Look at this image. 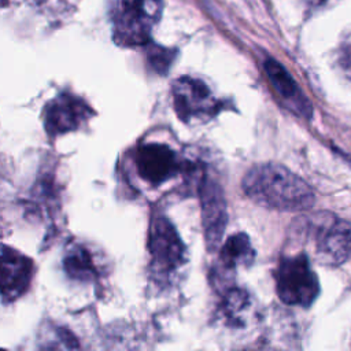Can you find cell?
Returning a JSON list of instances; mask_svg holds the SVG:
<instances>
[{"instance_id":"obj_1","label":"cell","mask_w":351,"mask_h":351,"mask_svg":"<svg viewBox=\"0 0 351 351\" xmlns=\"http://www.w3.org/2000/svg\"><path fill=\"white\" fill-rule=\"evenodd\" d=\"M244 193L258 206L298 211L314 204V192L299 176L277 163L251 167L243 178Z\"/></svg>"},{"instance_id":"obj_2","label":"cell","mask_w":351,"mask_h":351,"mask_svg":"<svg viewBox=\"0 0 351 351\" xmlns=\"http://www.w3.org/2000/svg\"><path fill=\"white\" fill-rule=\"evenodd\" d=\"M162 8L163 0H119L112 16L117 44L122 47L147 44Z\"/></svg>"},{"instance_id":"obj_3","label":"cell","mask_w":351,"mask_h":351,"mask_svg":"<svg viewBox=\"0 0 351 351\" xmlns=\"http://www.w3.org/2000/svg\"><path fill=\"white\" fill-rule=\"evenodd\" d=\"M278 298L291 306L308 307L319 292V284L304 254L284 256L276 270Z\"/></svg>"},{"instance_id":"obj_4","label":"cell","mask_w":351,"mask_h":351,"mask_svg":"<svg viewBox=\"0 0 351 351\" xmlns=\"http://www.w3.org/2000/svg\"><path fill=\"white\" fill-rule=\"evenodd\" d=\"M315 256L325 265H340L351 258V225L343 219L317 214L307 221Z\"/></svg>"},{"instance_id":"obj_5","label":"cell","mask_w":351,"mask_h":351,"mask_svg":"<svg viewBox=\"0 0 351 351\" xmlns=\"http://www.w3.org/2000/svg\"><path fill=\"white\" fill-rule=\"evenodd\" d=\"M148 248L156 274H170L185 262V247L173 223L165 217L151 222Z\"/></svg>"},{"instance_id":"obj_6","label":"cell","mask_w":351,"mask_h":351,"mask_svg":"<svg viewBox=\"0 0 351 351\" xmlns=\"http://www.w3.org/2000/svg\"><path fill=\"white\" fill-rule=\"evenodd\" d=\"M173 97L176 112L184 122L208 119L219 108V103L208 86L203 81L188 75L178 78L173 84Z\"/></svg>"},{"instance_id":"obj_7","label":"cell","mask_w":351,"mask_h":351,"mask_svg":"<svg viewBox=\"0 0 351 351\" xmlns=\"http://www.w3.org/2000/svg\"><path fill=\"white\" fill-rule=\"evenodd\" d=\"M200 204H202V219L203 230L207 247L214 251L219 247L221 239L223 236L228 223L226 202L221 185L217 181L204 177L202 180L200 188Z\"/></svg>"},{"instance_id":"obj_8","label":"cell","mask_w":351,"mask_h":351,"mask_svg":"<svg viewBox=\"0 0 351 351\" xmlns=\"http://www.w3.org/2000/svg\"><path fill=\"white\" fill-rule=\"evenodd\" d=\"M134 162L140 177L152 185L170 180L181 169L176 152L162 143L141 144L136 151Z\"/></svg>"},{"instance_id":"obj_9","label":"cell","mask_w":351,"mask_h":351,"mask_svg":"<svg viewBox=\"0 0 351 351\" xmlns=\"http://www.w3.org/2000/svg\"><path fill=\"white\" fill-rule=\"evenodd\" d=\"M89 115L90 108L82 99L62 93L45 106L44 126L49 136H59L78 129Z\"/></svg>"},{"instance_id":"obj_10","label":"cell","mask_w":351,"mask_h":351,"mask_svg":"<svg viewBox=\"0 0 351 351\" xmlns=\"http://www.w3.org/2000/svg\"><path fill=\"white\" fill-rule=\"evenodd\" d=\"M33 262L22 252L3 245L1 251V298L4 303L21 298L30 287Z\"/></svg>"},{"instance_id":"obj_11","label":"cell","mask_w":351,"mask_h":351,"mask_svg":"<svg viewBox=\"0 0 351 351\" xmlns=\"http://www.w3.org/2000/svg\"><path fill=\"white\" fill-rule=\"evenodd\" d=\"M266 75L274 88L276 93L284 101V104L303 118L311 117V104L307 97L302 93L298 84L292 78V75L287 71V69L274 59H267L263 64Z\"/></svg>"},{"instance_id":"obj_12","label":"cell","mask_w":351,"mask_h":351,"mask_svg":"<svg viewBox=\"0 0 351 351\" xmlns=\"http://www.w3.org/2000/svg\"><path fill=\"white\" fill-rule=\"evenodd\" d=\"M254 248L245 233L232 234L219 250V261L229 269L251 263L254 261Z\"/></svg>"},{"instance_id":"obj_13","label":"cell","mask_w":351,"mask_h":351,"mask_svg":"<svg viewBox=\"0 0 351 351\" xmlns=\"http://www.w3.org/2000/svg\"><path fill=\"white\" fill-rule=\"evenodd\" d=\"M63 267L69 277L80 281H88L96 273L89 251L78 244L66 252Z\"/></svg>"},{"instance_id":"obj_14","label":"cell","mask_w":351,"mask_h":351,"mask_svg":"<svg viewBox=\"0 0 351 351\" xmlns=\"http://www.w3.org/2000/svg\"><path fill=\"white\" fill-rule=\"evenodd\" d=\"M250 298L243 289H230L223 300V310L229 318H237L248 306ZM239 319V318H237Z\"/></svg>"},{"instance_id":"obj_15","label":"cell","mask_w":351,"mask_h":351,"mask_svg":"<svg viewBox=\"0 0 351 351\" xmlns=\"http://www.w3.org/2000/svg\"><path fill=\"white\" fill-rule=\"evenodd\" d=\"M173 59H174V51H171V49L154 45L148 51L149 64L154 67L155 71H158L160 74H163L169 70Z\"/></svg>"},{"instance_id":"obj_16","label":"cell","mask_w":351,"mask_h":351,"mask_svg":"<svg viewBox=\"0 0 351 351\" xmlns=\"http://www.w3.org/2000/svg\"><path fill=\"white\" fill-rule=\"evenodd\" d=\"M318 1H325V0H318Z\"/></svg>"}]
</instances>
